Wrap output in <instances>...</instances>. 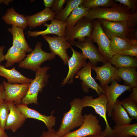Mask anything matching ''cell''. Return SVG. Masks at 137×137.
Returning a JSON list of instances; mask_svg holds the SVG:
<instances>
[{
  "instance_id": "484cf974",
  "label": "cell",
  "mask_w": 137,
  "mask_h": 137,
  "mask_svg": "<svg viewBox=\"0 0 137 137\" xmlns=\"http://www.w3.org/2000/svg\"><path fill=\"white\" fill-rule=\"evenodd\" d=\"M109 61L118 68L137 67V58L119 54L114 55Z\"/></svg>"
},
{
  "instance_id": "cb8c5ba5",
  "label": "cell",
  "mask_w": 137,
  "mask_h": 137,
  "mask_svg": "<svg viewBox=\"0 0 137 137\" xmlns=\"http://www.w3.org/2000/svg\"><path fill=\"white\" fill-rule=\"evenodd\" d=\"M111 51L113 55L137 44V40L116 37L110 39Z\"/></svg>"
},
{
  "instance_id": "5b68a950",
  "label": "cell",
  "mask_w": 137,
  "mask_h": 137,
  "mask_svg": "<svg viewBox=\"0 0 137 137\" xmlns=\"http://www.w3.org/2000/svg\"><path fill=\"white\" fill-rule=\"evenodd\" d=\"M42 43L38 42L34 49L26 56L24 59L19 63V66L21 68L35 71L41 67L45 61L54 59L56 55L52 53H48L41 48Z\"/></svg>"
},
{
  "instance_id": "d4e9b609",
  "label": "cell",
  "mask_w": 137,
  "mask_h": 137,
  "mask_svg": "<svg viewBox=\"0 0 137 137\" xmlns=\"http://www.w3.org/2000/svg\"><path fill=\"white\" fill-rule=\"evenodd\" d=\"M111 117L116 125L130 124L133 119L129 117L127 113L122 106L121 101L118 99L114 104Z\"/></svg>"
},
{
  "instance_id": "7c38bea8",
  "label": "cell",
  "mask_w": 137,
  "mask_h": 137,
  "mask_svg": "<svg viewBox=\"0 0 137 137\" xmlns=\"http://www.w3.org/2000/svg\"><path fill=\"white\" fill-rule=\"evenodd\" d=\"M92 65L89 62L76 74L75 78L82 81V89L84 92L88 93L89 89H91L94 90L99 96L102 94H105V92L92 76Z\"/></svg>"
},
{
  "instance_id": "8992f818",
  "label": "cell",
  "mask_w": 137,
  "mask_h": 137,
  "mask_svg": "<svg viewBox=\"0 0 137 137\" xmlns=\"http://www.w3.org/2000/svg\"><path fill=\"white\" fill-rule=\"evenodd\" d=\"M81 99L83 108L87 107L93 108L96 113L104 119L106 125L104 131L107 133L108 136L112 137L113 129L110 127L107 117V99L105 94H102L96 98L93 96H85Z\"/></svg>"
},
{
  "instance_id": "44dd1931",
  "label": "cell",
  "mask_w": 137,
  "mask_h": 137,
  "mask_svg": "<svg viewBox=\"0 0 137 137\" xmlns=\"http://www.w3.org/2000/svg\"><path fill=\"white\" fill-rule=\"evenodd\" d=\"M0 76L5 77L9 83L23 84L30 83L32 79L27 78L13 67L12 69L6 68L0 64Z\"/></svg>"
},
{
  "instance_id": "7a4b0ae2",
  "label": "cell",
  "mask_w": 137,
  "mask_h": 137,
  "mask_svg": "<svg viewBox=\"0 0 137 137\" xmlns=\"http://www.w3.org/2000/svg\"><path fill=\"white\" fill-rule=\"evenodd\" d=\"M70 104V109L64 113L57 131L58 134L62 137L70 132L71 130L80 126L83 122L84 116L82 113L83 108L81 99L75 98Z\"/></svg>"
},
{
  "instance_id": "f546056e",
  "label": "cell",
  "mask_w": 137,
  "mask_h": 137,
  "mask_svg": "<svg viewBox=\"0 0 137 137\" xmlns=\"http://www.w3.org/2000/svg\"><path fill=\"white\" fill-rule=\"evenodd\" d=\"M90 9L84 7L81 4L75 8L67 19L66 30L73 27L77 22L87 15Z\"/></svg>"
},
{
  "instance_id": "8fae6325",
  "label": "cell",
  "mask_w": 137,
  "mask_h": 137,
  "mask_svg": "<svg viewBox=\"0 0 137 137\" xmlns=\"http://www.w3.org/2000/svg\"><path fill=\"white\" fill-rule=\"evenodd\" d=\"M43 37L48 44L49 49L51 52L59 56L63 60L64 64H67L70 57L67 53V50L70 48V45L65 37L48 35Z\"/></svg>"
},
{
  "instance_id": "4316f807",
  "label": "cell",
  "mask_w": 137,
  "mask_h": 137,
  "mask_svg": "<svg viewBox=\"0 0 137 137\" xmlns=\"http://www.w3.org/2000/svg\"><path fill=\"white\" fill-rule=\"evenodd\" d=\"M117 75L124 81L125 85L137 87V72L135 67L118 68Z\"/></svg>"
},
{
  "instance_id": "ffe728a7",
  "label": "cell",
  "mask_w": 137,
  "mask_h": 137,
  "mask_svg": "<svg viewBox=\"0 0 137 137\" xmlns=\"http://www.w3.org/2000/svg\"><path fill=\"white\" fill-rule=\"evenodd\" d=\"M56 15L50 8H45L42 10L33 15L26 16L28 26L30 28L40 26L47 21L54 19Z\"/></svg>"
},
{
  "instance_id": "7402d4cb",
  "label": "cell",
  "mask_w": 137,
  "mask_h": 137,
  "mask_svg": "<svg viewBox=\"0 0 137 137\" xmlns=\"http://www.w3.org/2000/svg\"><path fill=\"white\" fill-rule=\"evenodd\" d=\"M2 19L7 24H11L24 29L28 26L26 17L17 12L12 7L8 9Z\"/></svg>"
},
{
  "instance_id": "2e32d148",
  "label": "cell",
  "mask_w": 137,
  "mask_h": 137,
  "mask_svg": "<svg viewBox=\"0 0 137 137\" xmlns=\"http://www.w3.org/2000/svg\"><path fill=\"white\" fill-rule=\"evenodd\" d=\"M132 88L129 85L120 84L115 80L113 81L110 85L102 88L107 97V114L109 117H111L113 106L118 98L126 91L130 90Z\"/></svg>"
},
{
  "instance_id": "ee69618b",
  "label": "cell",
  "mask_w": 137,
  "mask_h": 137,
  "mask_svg": "<svg viewBox=\"0 0 137 137\" xmlns=\"http://www.w3.org/2000/svg\"><path fill=\"white\" fill-rule=\"evenodd\" d=\"M8 136L5 131L0 128V137H7Z\"/></svg>"
},
{
  "instance_id": "74e56055",
  "label": "cell",
  "mask_w": 137,
  "mask_h": 137,
  "mask_svg": "<svg viewBox=\"0 0 137 137\" xmlns=\"http://www.w3.org/2000/svg\"><path fill=\"white\" fill-rule=\"evenodd\" d=\"M40 137H63L58 134L57 131H56L53 128L47 131H43Z\"/></svg>"
},
{
  "instance_id": "9c48e42d",
  "label": "cell",
  "mask_w": 137,
  "mask_h": 137,
  "mask_svg": "<svg viewBox=\"0 0 137 137\" xmlns=\"http://www.w3.org/2000/svg\"><path fill=\"white\" fill-rule=\"evenodd\" d=\"M83 122L78 129L70 132L63 137H84L98 134L102 131L99 121L92 113L84 115Z\"/></svg>"
},
{
  "instance_id": "ab89813d",
  "label": "cell",
  "mask_w": 137,
  "mask_h": 137,
  "mask_svg": "<svg viewBox=\"0 0 137 137\" xmlns=\"http://www.w3.org/2000/svg\"><path fill=\"white\" fill-rule=\"evenodd\" d=\"M132 88V92L130 94L129 97L132 99L137 101V87H134Z\"/></svg>"
},
{
  "instance_id": "52a82bcc",
  "label": "cell",
  "mask_w": 137,
  "mask_h": 137,
  "mask_svg": "<svg viewBox=\"0 0 137 137\" xmlns=\"http://www.w3.org/2000/svg\"><path fill=\"white\" fill-rule=\"evenodd\" d=\"M94 20L85 16L78 21L73 27L65 30V37L69 42L77 39L78 41H84L86 38H90L93 30Z\"/></svg>"
},
{
  "instance_id": "d590c367",
  "label": "cell",
  "mask_w": 137,
  "mask_h": 137,
  "mask_svg": "<svg viewBox=\"0 0 137 137\" xmlns=\"http://www.w3.org/2000/svg\"><path fill=\"white\" fill-rule=\"evenodd\" d=\"M67 0H55L51 9L56 14L60 13L63 9V6Z\"/></svg>"
},
{
  "instance_id": "6da1fadb",
  "label": "cell",
  "mask_w": 137,
  "mask_h": 137,
  "mask_svg": "<svg viewBox=\"0 0 137 137\" xmlns=\"http://www.w3.org/2000/svg\"><path fill=\"white\" fill-rule=\"evenodd\" d=\"M133 12L124 5L116 3L110 7H99L90 9L85 17L89 19H103L112 22L127 21Z\"/></svg>"
},
{
  "instance_id": "ba28073f",
  "label": "cell",
  "mask_w": 137,
  "mask_h": 137,
  "mask_svg": "<svg viewBox=\"0 0 137 137\" xmlns=\"http://www.w3.org/2000/svg\"><path fill=\"white\" fill-rule=\"evenodd\" d=\"M89 38L93 42L97 44L100 54L107 61H109L113 56L110 49V40L98 19L94 20L92 35Z\"/></svg>"
},
{
  "instance_id": "f6af8a7d",
  "label": "cell",
  "mask_w": 137,
  "mask_h": 137,
  "mask_svg": "<svg viewBox=\"0 0 137 137\" xmlns=\"http://www.w3.org/2000/svg\"><path fill=\"white\" fill-rule=\"evenodd\" d=\"M12 1V0H0V4L3 3L7 5H8L9 3Z\"/></svg>"
},
{
  "instance_id": "f1b7e54d",
  "label": "cell",
  "mask_w": 137,
  "mask_h": 137,
  "mask_svg": "<svg viewBox=\"0 0 137 137\" xmlns=\"http://www.w3.org/2000/svg\"><path fill=\"white\" fill-rule=\"evenodd\" d=\"M112 137L130 135L137 136V123L116 125L113 127Z\"/></svg>"
},
{
  "instance_id": "d6a6232c",
  "label": "cell",
  "mask_w": 137,
  "mask_h": 137,
  "mask_svg": "<svg viewBox=\"0 0 137 137\" xmlns=\"http://www.w3.org/2000/svg\"><path fill=\"white\" fill-rule=\"evenodd\" d=\"M116 3L113 0H83L82 5L90 9L99 7H110Z\"/></svg>"
},
{
  "instance_id": "9a60e30c",
  "label": "cell",
  "mask_w": 137,
  "mask_h": 137,
  "mask_svg": "<svg viewBox=\"0 0 137 137\" xmlns=\"http://www.w3.org/2000/svg\"><path fill=\"white\" fill-rule=\"evenodd\" d=\"M118 69L113 66L109 61L104 63L101 66H92V69L96 74L95 79L100 81V86L102 88L114 80H121V78L117 75Z\"/></svg>"
},
{
  "instance_id": "b9f144b4",
  "label": "cell",
  "mask_w": 137,
  "mask_h": 137,
  "mask_svg": "<svg viewBox=\"0 0 137 137\" xmlns=\"http://www.w3.org/2000/svg\"><path fill=\"white\" fill-rule=\"evenodd\" d=\"M107 133L104 130L98 134L89 135L84 137H107Z\"/></svg>"
},
{
  "instance_id": "277c9868",
  "label": "cell",
  "mask_w": 137,
  "mask_h": 137,
  "mask_svg": "<svg viewBox=\"0 0 137 137\" xmlns=\"http://www.w3.org/2000/svg\"><path fill=\"white\" fill-rule=\"evenodd\" d=\"M50 68L49 66H45L35 71V78L30 83L27 93L22 99L21 104L27 105L32 104L39 105L38 94L42 91L44 87L48 83L49 75L47 71Z\"/></svg>"
},
{
  "instance_id": "60d3db41",
  "label": "cell",
  "mask_w": 137,
  "mask_h": 137,
  "mask_svg": "<svg viewBox=\"0 0 137 137\" xmlns=\"http://www.w3.org/2000/svg\"><path fill=\"white\" fill-rule=\"evenodd\" d=\"M55 0H44L43 3L45 8H50L53 5Z\"/></svg>"
},
{
  "instance_id": "4dcf8cb0",
  "label": "cell",
  "mask_w": 137,
  "mask_h": 137,
  "mask_svg": "<svg viewBox=\"0 0 137 137\" xmlns=\"http://www.w3.org/2000/svg\"><path fill=\"white\" fill-rule=\"evenodd\" d=\"M83 0H68L65 7L61 11L56 15L54 19L60 21L66 22L73 11L82 4Z\"/></svg>"
},
{
  "instance_id": "e575fe53",
  "label": "cell",
  "mask_w": 137,
  "mask_h": 137,
  "mask_svg": "<svg viewBox=\"0 0 137 137\" xmlns=\"http://www.w3.org/2000/svg\"><path fill=\"white\" fill-rule=\"evenodd\" d=\"M114 1L125 6L133 13L137 12V0H115Z\"/></svg>"
},
{
  "instance_id": "c3c4849f",
  "label": "cell",
  "mask_w": 137,
  "mask_h": 137,
  "mask_svg": "<svg viewBox=\"0 0 137 137\" xmlns=\"http://www.w3.org/2000/svg\"></svg>"
},
{
  "instance_id": "1f68e13d",
  "label": "cell",
  "mask_w": 137,
  "mask_h": 137,
  "mask_svg": "<svg viewBox=\"0 0 137 137\" xmlns=\"http://www.w3.org/2000/svg\"><path fill=\"white\" fill-rule=\"evenodd\" d=\"M121 104L131 117L137 119V101L129 97L121 101Z\"/></svg>"
},
{
  "instance_id": "8d00e7d4",
  "label": "cell",
  "mask_w": 137,
  "mask_h": 137,
  "mask_svg": "<svg viewBox=\"0 0 137 137\" xmlns=\"http://www.w3.org/2000/svg\"><path fill=\"white\" fill-rule=\"evenodd\" d=\"M119 54L137 58V44L123 51Z\"/></svg>"
},
{
  "instance_id": "bcb514c9",
  "label": "cell",
  "mask_w": 137,
  "mask_h": 137,
  "mask_svg": "<svg viewBox=\"0 0 137 137\" xmlns=\"http://www.w3.org/2000/svg\"><path fill=\"white\" fill-rule=\"evenodd\" d=\"M107 137H110L107 136ZM122 137H133V136L130 135H127L122 136Z\"/></svg>"
},
{
  "instance_id": "7dc6e473",
  "label": "cell",
  "mask_w": 137,
  "mask_h": 137,
  "mask_svg": "<svg viewBox=\"0 0 137 137\" xmlns=\"http://www.w3.org/2000/svg\"><path fill=\"white\" fill-rule=\"evenodd\" d=\"M7 137H9V136H8Z\"/></svg>"
},
{
  "instance_id": "7bdbcfd3",
  "label": "cell",
  "mask_w": 137,
  "mask_h": 137,
  "mask_svg": "<svg viewBox=\"0 0 137 137\" xmlns=\"http://www.w3.org/2000/svg\"><path fill=\"white\" fill-rule=\"evenodd\" d=\"M5 47L4 46H0V63L4 60L3 52Z\"/></svg>"
},
{
  "instance_id": "4fadbf2b",
  "label": "cell",
  "mask_w": 137,
  "mask_h": 137,
  "mask_svg": "<svg viewBox=\"0 0 137 137\" xmlns=\"http://www.w3.org/2000/svg\"><path fill=\"white\" fill-rule=\"evenodd\" d=\"M70 48L72 54L67 62L68 71L66 77L63 79L61 84V86H64L68 82L69 84L73 83L75 75L87 64V59L82 53L75 50L71 45Z\"/></svg>"
},
{
  "instance_id": "3957f363",
  "label": "cell",
  "mask_w": 137,
  "mask_h": 137,
  "mask_svg": "<svg viewBox=\"0 0 137 137\" xmlns=\"http://www.w3.org/2000/svg\"><path fill=\"white\" fill-rule=\"evenodd\" d=\"M104 31L110 39L112 37L130 39L133 29L137 26V15L133 14L127 21L112 22L98 19Z\"/></svg>"
},
{
  "instance_id": "83f0119b",
  "label": "cell",
  "mask_w": 137,
  "mask_h": 137,
  "mask_svg": "<svg viewBox=\"0 0 137 137\" xmlns=\"http://www.w3.org/2000/svg\"><path fill=\"white\" fill-rule=\"evenodd\" d=\"M26 53L12 45L4 56V60L7 61L5 67H10L15 63H20L26 57Z\"/></svg>"
},
{
  "instance_id": "e0dca14e",
  "label": "cell",
  "mask_w": 137,
  "mask_h": 137,
  "mask_svg": "<svg viewBox=\"0 0 137 137\" xmlns=\"http://www.w3.org/2000/svg\"><path fill=\"white\" fill-rule=\"evenodd\" d=\"M15 106L26 119L32 118L41 121L44 123L48 130L52 128L55 125L56 118L53 115L55 111L52 112L50 115L46 116L29 108L26 105L21 104Z\"/></svg>"
},
{
  "instance_id": "5bb4252c",
  "label": "cell",
  "mask_w": 137,
  "mask_h": 137,
  "mask_svg": "<svg viewBox=\"0 0 137 137\" xmlns=\"http://www.w3.org/2000/svg\"><path fill=\"white\" fill-rule=\"evenodd\" d=\"M30 83L10 84L3 80L2 84L5 92V101H13L15 105L21 104L22 99L27 93Z\"/></svg>"
},
{
  "instance_id": "603a6c76",
  "label": "cell",
  "mask_w": 137,
  "mask_h": 137,
  "mask_svg": "<svg viewBox=\"0 0 137 137\" xmlns=\"http://www.w3.org/2000/svg\"><path fill=\"white\" fill-rule=\"evenodd\" d=\"M8 30L12 35L13 46L26 52L32 50L25 38L24 29L12 25V27L8 28Z\"/></svg>"
},
{
  "instance_id": "ac0fdd59",
  "label": "cell",
  "mask_w": 137,
  "mask_h": 137,
  "mask_svg": "<svg viewBox=\"0 0 137 137\" xmlns=\"http://www.w3.org/2000/svg\"><path fill=\"white\" fill-rule=\"evenodd\" d=\"M66 22H63L54 19L51 21L50 24L45 23L43 25L46 27L45 30L39 31H28V37H36L39 35L43 36L49 34H54L60 37H65Z\"/></svg>"
},
{
  "instance_id": "30bf717a",
  "label": "cell",
  "mask_w": 137,
  "mask_h": 137,
  "mask_svg": "<svg viewBox=\"0 0 137 137\" xmlns=\"http://www.w3.org/2000/svg\"><path fill=\"white\" fill-rule=\"evenodd\" d=\"M71 45L80 49L85 57L89 59L92 66H96L98 62L105 63L107 61L99 52L89 38H86L84 41L80 42L75 40L68 42Z\"/></svg>"
},
{
  "instance_id": "d6986e66",
  "label": "cell",
  "mask_w": 137,
  "mask_h": 137,
  "mask_svg": "<svg viewBox=\"0 0 137 137\" xmlns=\"http://www.w3.org/2000/svg\"><path fill=\"white\" fill-rule=\"evenodd\" d=\"M10 112L7 119L5 130H10L15 132L24 124L26 119L16 107L13 101L7 102Z\"/></svg>"
},
{
  "instance_id": "836d02e7",
  "label": "cell",
  "mask_w": 137,
  "mask_h": 137,
  "mask_svg": "<svg viewBox=\"0 0 137 137\" xmlns=\"http://www.w3.org/2000/svg\"><path fill=\"white\" fill-rule=\"evenodd\" d=\"M10 111L7 102L4 101L0 106V128L5 130L8 117Z\"/></svg>"
},
{
  "instance_id": "f35d334b",
  "label": "cell",
  "mask_w": 137,
  "mask_h": 137,
  "mask_svg": "<svg viewBox=\"0 0 137 137\" xmlns=\"http://www.w3.org/2000/svg\"><path fill=\"white\" fill-rule=\"evenodd\" d=\"M5 99V90L3 85H0V106L4 102Z\"/></svg>"
}]
</instances>
